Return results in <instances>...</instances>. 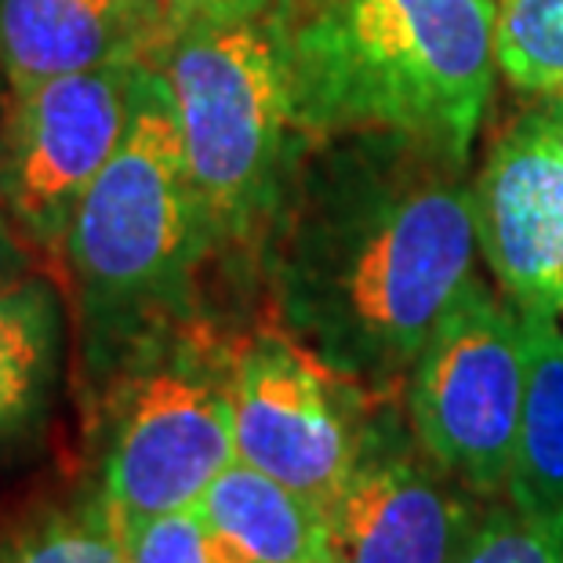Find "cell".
Segmentation results:
<instances>
[{
  "label": "cell",
  "mask_w": 563,
  "mask_h": 563,
  "mask_svg": "<svg viewBox=\"0 0 563 563\" xmlns=\"http://www.w3.org/2000/svg\"><path fill=\"white\" fill-rule=\"evenodd\" d=\"M465 167L382 131L309 142L269 225L273 284L323 364L371 386L411 371L473 280Z\"/></svg>",
  "instance_id": "cell-1"
},
{
  "label": "cell",
  "mask_w": 563,
  "mask_h": 563,
  "mask_svg": "<svg viewBox=\"0 0 563 563\" xmlns=\"http://www.w3.org/2000/svg\"><path fill=\"white\" fill-rule=\"evenodd\" d=\"M287 41L309 142L382 131L470 164L498 77L490 0H295Z\"/></svg>",
  "instance_id": "cell-2"
},
{
  "label": "cell",
  "mask_w": 563,
  "mask_h": 563,
  "mask_svg": "<svg viewBox=\"0 0 563 563\" xmlns=\"http://www.w3.org/2000/svg\"><path fill=\"white\" fill-rule=\"evenodd\" d=\"M291 4L194 22L146 55L172 91L214 247L247 244L269 230L309 150L287 41Z\"/></svg>",
  "instance_id": "cell-3"
},
{
  "label": "cell",
  "mask_w": 563,
  "mask_h": 563,
  "mask_svg": "<svg viewBox=\"0 0 563 563\" xmlns=\"http://www.w3.org/2000/svg\"><path fill=\"white\" fill-rule=\"evenodd\" d=\"M211 247L172 91L142 58L128 131L77 203L63 247L88 328L128 334L167 313Z\"/></svg>",
  "instance_id": "cell-4"
},
{
  "label": "cell",
  "mask_w": 563,
  "mask_h": 563,
  "mask_svg": "<svg viewBox=\"0 0 563 563\" xmlns=\"http://www.w3.org/2000/svg\"><path fill=\"white\" fill-rule=\"evenodd\" d=\"M527 389L523 317L473 277L407 371L415 440L470 495H506Z\"/></svg>",
  "instance_id": "cell-5"
},
{
  "label": "cell",
  "mask_w": 563,
  "mask_h": 563,
  "mask_svg": "<svg viewBox=\"0 0 563 563\" xmlns=\"http://www.w3.org/2000/svg\"><path fill=\"white\" fill-rule=\"evenodd\" d=\"M236 462L230 367L178 353L131 378L102 459V501L121 531L194 509Z\"/></svg>",
  "instance_id": "cell-6"
},
{
  "label": "cell",
  "mask_w": 563,
  "mask_h": 563,
  "mask_svg": "<svg viewBox=\"0 0 563 563\" xmlns=\"http://www.w3.org/2000/svg\"><path fill=\"white\" fill-rule=\"evenodd\" d=\"M139 63H113L8 95L0 117V208L33 247H66L77 203L128 131Z\"/></svg>",
  "instance_id": "cell-7"
},
{
  "label": "cell",
  "mask_w": 563,
  "mask_h": 563,
  "mask_svg": "<svg viewBox=\"0 0 563 563\" xmlns=\"http://www.w3.org/2000/svg\"><path fill=\"white\" fill-rule=\"evenodd\" d=\"M356 386L291 334H255L230 364L236 459L331 506L371 437Z\"/></svg>",
  "instance_id": "cell-8"
},
{
  "label": "cell",
  "mask_w": 563,
  "mask_h": 563,
  "mask_svg": "<svg viewBox=\"0 0 563 563\" xmlns=\"http://www.w3.org/2000/svg\"><path fill=\"white\" fill-rule=\"evenodd\" d=\"M476 247L523 317H563V146L553 106L527 110L473 183Z\"/></svg>",
  "instance_id": "cell-9"
},
{
  "label": "cell",
  "mask_w": 563,
  "mask_h": 563,
  "mask_svg": "<svg viewBox=\"0 0 563 563\" xmlns=\"http://www.w3.org/2000/svg\"><path fill=\"white\" fill-rule=\"evenodd\" d=\"M422 451L371 429L367 448L331 498L334 563H454L481 509Z\"/></svg>",
  "instance_id": "cell-10"
},
{
  "label": "cell",
  "mask_w": 563,
  "mask_h": 563,
  "mask_svg": "<svg viewBox=\"0 0 563 563\" xmlns=\"http://www.w3.org/2000/svg\"><path fill=\"white\" fill-rule=\"evenodd\" d=\"M161 37V11L135 0H0V77L8 95H22L146 58Z\"/></svg>",
  "instance_id": "cell-11"
},
{
  "label": "cell",
  "mask_w": 563,
  "mask_h": 563,
  "mask_svg": "<svg viewBox=\"0 0 563 563\" xmlns=\"http://www.w3.org/2000/svg\"><path fill=\"white\" fill-rule=\"evenodd\" d=\"M241 563H334L331 509L236 459L197 501Z\"/></svg>",
  "instance_id": "cell-12"
},
{
  "label": "cell",
  "mask_w": 563,
  "mask_h": 563,
  "mask_svg": "<svg viewBox=\"0 0 563 563\" xmlns=\"http://www.w3.org/2000/svg\"><path fill=\"white\" fill-rule=\"evenodd\" d=\"M523 339L527 389L506 498L563 534V328L553 317H523Z\"/></svg>",
  "instance_id": "cell-13"
},
{
  "label": "cell",
  "mask_w": 563,
  "mask_h": 563,
  "mask_svg": "<svg viewBox=\"0 0 563 563\" xmlns=\"http://www.w3.org/2000/svg\"><path fill=\"white\" fill-rule=\"evenodd\" d=\"M63 361V306L44 277L0 295V448L41 422Z\"/></svg>",
  "instance_id": "cell-14"
},
{
  "label": "cell",
  "mask_w": 563,
  "mask_h": 563,
  "mask_svg": "<svg viewBox=\"0 0 563 563\" xmlns=\"http://www.w3.org/2000/svg\"><path fill=\"white\" fill-rule=\"evenodd\" d=\"M0 563H128L124 531L99 498L47 509L0 542Z\"/></svg>",
  "instance_id": "cell-15"
},
{
  "label": "cell",
  "mask_w": 563,
  "mask_h": 563,
  "mask_svg": "<svg viewBox=\"0 0 563 563\" xmlns=\"http://www.w3.org/2000/svg\"><path fill=\"white\" fill-rule=\"evenodd\" d=\"M495 52L517 91L563 102V0H498Z\"/></svg>",
  "instance_id": "cell-16"
},
{
  "label": "cell",
  "mask_w": 563,
  "mask_h": 563,
  "mask_svg": "<svg viewBox=\"0 0 563 563\" xmlns=\"http://www.w3.org/2000/svg\"><path fill=\"white\" fill-rule=\"evenodd\" d=\"M454 563H563V534L512 501L487 506Z\"/></svg>",
  "instance_id": "cell-17"
},
{
  "label": "cell",
  "mask_w": 563,
  "mask_h": 563,
  "mask_svg": "<svg viewBox=\"0 0 563 563\" xmlns=\"http://www.w3.org/2000/svg\"><path fill=\"white\" fill-rule=\"evenodd\" d=\"M124 549L128 563H241L197 506L128 527Z\"/></svg>",
  "instance_id": "cell-18"
},
{
  "label": "cell",
  "mask_w": 563,
  "mask_h": 563,
  "mask_svg": "<svg viewBox=\"0 0 563 563\" xmlns=\"http://www.w3.org/2000/svg\"><path fill=\"white\" fill-rule=\"evenodd\" d=\"M291 4V0H161L164 37L183 26L208 19H236V15H258V11Z\"/></svg>",
  "instance_id": "cell-19"
},
{
  "label": "cell",
  "mask_w": 563,
  "mask_h": 563,
  "mask_svg": "<svg viewBox=\"0 0 563 563\" xmlns=\"http://www.w3.org/2000/svg\"><path fill=\"white\" fill-rule=\"evenodd\" d=\"M33 251L37 247L19 233V225L0 208V295L33 277Z\"/></svg>",
  "instance_id": "cell-20"
},
{
  "label": "cell",
  "mask_w": 563,
  "mask_h": 563,
  "mask_svg": "<svg viewBox=\"0 0 563 563\" xmlns=\"http://www.w3.org/2000/svg\"><path fill=\"white\" fill-rule=\"evenodd\" d=\"M542 102H549V106H553V113H556V124H560V146H563V102H560V99H542Z\"/></svg>",
  "instance_id": "cell-21"
},
{
  "label": "cell",
  "mask_w": 563,
  "mask_h": 563,
  "mask_svg": "<svg viewBox=\"0 0 563 563\" xmlns=\"http://www.w3.org/2000/svg\"><path fill=\"white\" fill-rule=\"evenodd\" d=\"M135 4H146V8H157L161 11V0H135Z\"/></svg>",
  "instance_id": "cell-22"
},
{
  "label": "cell",
  "mask_w": 563,
  "mask_h": 563,
  "mask_svg": "<svg viewBox=\"0 0 563 563\" xmlns=\"http://www.w3.org/2000/svg\"><path fill=\"white\" fill-rule=\"evenodd\" d=\"M4 106H8V95H0V117H4Z\"/></svg>",
  "instance_id": "cell-23"
},
{
  "label": "cell",
  "mask_w": 563,
  "mask_h": 563,
  "mask_svg": "<svg viewBox=\"0 0 563 563\" xmlns=\"http://www.w3.org/2000/svg\"><path fill=\"white\" fill-rule=\"evenodd\" d=\"M490 4H495V8H498V0H490Z\"/></svg>",
  "instance_id": "cell-24"
}]
</instances>
